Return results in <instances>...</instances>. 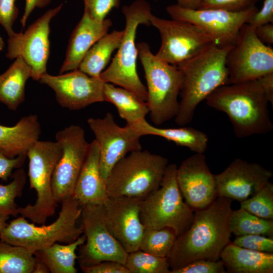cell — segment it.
<instances>
[{
  "label": "cell",
  "mask_w": 273,
  "mask_h": 273,
  "mask_svg": "<svg viewBox=\"0 0 273 273\" xmlns=\"http://www.w3.org/2000/svg\"><path fill=\"white\" fill-rule=\"evenodd\" d=\"M231 204L232 199L218 196L207 207L195 210L191 223L176 237L167 257L171 270L197 260L220 259L222 251L230 243Z\"/></svg>",
  "instance_id": "obj_1"
},
{
  "label": "cell",
  "mask_w": 273,
  "mask_h": 273,
  "mask_svg": "<svg viewBox=\"0 0 273 273\" xmlns=\"http://www.w3.org/2000/svg\"><path fill=\"white\" fill-rule=\"evenodd\" d=\"M232 46L214 43L178 66L183 75L179 108L175 122L190 123L199 104L218 87L227 84L228 54Z\"/></svg>",
  "instance_id": "obj_2"
},
{
  "label": "cell",
  "mask_w": 273,
  "mask_h": 273,
  "mask_svg": "<svg viewBox=\"0 0 273 273\" xmlns=\"http://www.w3.org/2000/svg\"><path fill=\"white\" fill-rule=\"evenodd\" d=\"M206 101L228 116L239 138L267 134L273 129L269 102L257 79L222 85Z\"/></svg>",
  "instance_id": "obj_3"
},
{
  "label": "cell",
  "mask_w": 273,
  "mask_h": 273,
  "mask_svg": "<svg viewBox=\"0 0 273 273\" xmlns=\"http://www.w3.org/2000/svg\"><path fill=\"white\" fill-rule=\"evenodd\" d=\"M57 219L52 223L37 226L20 216L7 224L0 235L2 241L22 246L34 252L55 243H71L83 234L77 221L80 217L82 206L73 195L61 202Z\"/></svg>",
  "instance_id": "obj_4"
},
{
  "label": "cell",
  "mask_w": 273,
  "mask_h": 273,
  "mask_svg": "<svg viewBox=\"0 0 273 273\" xmlns=\"http://www.w3.org/2000/svg\"><path fill=\"white\" fill-rule=\"evenodd\" d=\"M122 12L125 26L120 44L111 64L99 77L105 83L120 86L146 102L147 87L140 79L136 70L138 53L135 39L140 25H151L150 5L145 0H135L129 6H124Z\"/></svg>",
  "instance_id": "obj_5"
},
{
  "label": "cell",
  "mask_w": 273,
  "mask_h": 273,
  "mask_svg": "<svg viewBox=\"0 0 273 273\" xmlns=\"http://www.w3.org/2000/svg\"><path fill=\"white\" fill-rule=\"evenodd\" d=\"M136 47L147 81L146 103L150 118L159 126L174 118L178 112L182 73L177 66L153 54L147 43L139 42Z\"/></svg>",
  "instance_id": "obj_6"
},
{
  "label": "cell",
  "mask_w": 273,
  "mask_h": 273,
  "mask_svg": "<svg viewBox=\"0 0 273 273\" xmlns=\"http://www.w3.org/2000/svg\"><path fill=\"white\" fill-rule=\"evenodd\" d=\"M168 164L166 158L147 150L129 153L110 171L108 196L145 198L159 187Z\"/></svg>",
  "instance_id": "obj_7"
},
{
  "label": "cell",
  "mask_w": 273,
  "mask_h": 273,
  "mask_svg": "<svg viewBox=\"0 0 273 273\" xmlns=\"http://www.w3.org/2000/svg\"><path fill=\"white\" fill-rule=\"evenodd\" d=\"M175 164L167 166L159 187L142 199L140 217L145 228L171 229L176 236L191 223L194 210L184 201L177 179Z\"/></svg>",
  "instance_id": "obj_8"
},
{
  "label": "cell",
  "mask_w": 273,
  "mask_h": 273,
  "mask_svg": "<svg viewBox=\"0 0 273 273\" xmlns=\"http://www.w3.org/2000/svg\"><path fill=\"white\" fill-rule=\"evenodd\" d=\"M61 154L62 148L57 141L39 140L26 153L30 188L36 191L37 198L34 204L18 207V211L34 223L44 224L56 211L58 203L54 197L52 179Z\"/></svg>",
  "instance_id": "obj_9"
},
{
  "label": "cell",
  "mask_w": 273,
  "mask_h": 273,
  "mask_svg": "<svg viewBox=\"0 0 273 273\" xmlns=\"http://www.w3.org/2000/svg\"><path fill=\"white\" fill-rule=\"evenodd\" d=\"M228 84L256 80L273 72V49L256 36L255 28L245 23L226 58Z\"/></svg>",
  "instance_id": "obj_10"
},
{
  "label": "cell",
  "mask_w": 273,
  "mask_h": 273,
  "mask_svg": "<svg viewBox=\"0 0 273 273\" xmlns=\"http://www.w3.org/2000/svg\"><path fill=\"white\" fill-rule=\"evenodd\" d=\"M149 20L151 24L158 30L161 36V46L155 55L170 64L177 66L210 45L216 43L209 35L190 23L173 19H164L152 14Z\"/></svg>",
  "instance_id": "obj_11"
},
{
  "label": "cell",
  "mask_w": 273,
  "mask_h": 273,
  "mask_svg": "<svg viewBox=\"0 0 273 273\" xmlns=\"http://www.w3.org/2000/svg\"><path fill=\"white\" fill-rule=\"evenodd\" d=\"M81 206V226L85 241L80 246L77 258L80 267L93 265L104 261L125 264L128 253L106 227L102 204Z\"/></svg>",
  "instance_id": "obj_12"
},
{
  "label": "cell",
  "mask_w": 273,
  "mask_h": 273,
  "mask_svg": "<svg viewBox=\"0 0 273 273\" xmlns=\"http://www.w3.org/2000/svg\"><path fill=\"white\" fill-rule=\"evenodd\" d=\"M257 10L255 6L239 12L216 8L194 10L177 4L166 8L172 19L195 25L211 37L218 45L222 46L235 43L242 27Z\"/></svg>",
  "instance_id": "obj_13"
},
{
  "label": "cell",
  "mask_w": 273,
  "mask_h": 273,
  "mask_svg": "<svg viewBox=\"0 0 273 273\" xmlns=\"http://www.w3.org/2000/svg\"><path fill=\"white\" fill-rule=\"evenodd\" d=\"M56 140L61 146L62 154L53 174L52 187L58 203L73 195L90 143L85 139L83 128L74 124L58 131Z\"/></svg>",
  "instance_id": "obj_14"
},
{
  "label": "cell",
  "mask_w": 273,
  "mask_h": 273,
  "mask_svg": "<svg viewBox=\"0 0 273 273\" xmlns=\"http://www.w3.org/2000/svg\"><path fill=\"white\" fill-rule=\"evenodd\" d=\"M87 123L99 145L100 171L106 181L117 162L128 153L142 150V136L132 125L119 126L110 112L103 118H90Z\"/></svg>",
  "instance_id": "obj_15"
},
{
  "label": "cell",
  "mask_w": 273,
  "mask_h": 273,
  "mask_svg": "<svg viewBox=\"0 0 273 273\" xmlns=\"http://www.w3.org/2000/svg\"><path fill=\"white\" fill-rule=\"evenodd\" d=\"M63 6L47 11L31 24L24 32L15 33L8 40L6 57L11 60L22 57L32 69V78L39 80L47 72L50 55L49 34L51 20Z\"/></svg>",
  "instance_id": "obj_16"
},
{
  "label": "cell",
  "mask_w": 273,
  "mask_h": 273,
  "mask_svg": "<svg viewBox=\"0 0 273 273\" xmlns=\"http://www.w3.org/2000/svg\"><path fill=\"white\" fill-rule=\"evenodd\" d=\"M51 87L62 107L77 110L97 102L104 101L105 82L92 77L79 69L58 75L43 74L38 80Z\"/></svg>",
  "instance_id": "obj_17"
},
{
  "label": "cell",
  "mask_w": 273,
  "mask_h": 273,
  "mask_svg": "<svg viewBox=\"0 0 273 273\" xmlns=\"http://www.w3.org/2000/svg\"><path fill=\"white\" fill-rule=\"evenodd\" d=\"M142 198L108 196L102 204L108 231L128 253L139 249L145 230L140 217Z\"/></svg>",
  "instance_id": "obj_18"
},
{
  "label": "cell",
  "mask_w": 273,
  "mask_h": 273,
  "mask_svg": "<svg viewBox=\"0 0 273 273\" xmlns=\"http://www.w3.org/2000/svg\"><path fill=\"white\" fill-rule=\"evenodd\" d=\"M177 184L185 202L194 210L204 208L218 197L215 175L204 153H195L177 168Z\"/></svg>",
  "instance_id": "obj_19"
},
{
  "label": "cell",
  "mask_w": 273,
  "mask_h": 273,
  "mask_svg": "<svg viewBox=\"0 0 273 273\" xmlns=\"http://www.w3.org/2000/svg\"><path fill=\"white\" fill-rule=\"evenodd\" d=\"M272 175L271 170L257 163L237 158L215 175L217 195L241 202L265 185Z\"/></svg>",
  "instance_id": "obj_20"
},
{
  "label": "cell",
  "mask_w": 273,
  "mask_h": 273,
  "mask_svg": "<svg viewBox=\"0 0 273 273\" xmlns=\"http://www.w3.org/2000/svg\"><path fill=\"white\" fill-rule=\"evenodd\" d=\"M112 25L110 19L106 18L102 21H98L84 11L81 19L70 36L60 74L78 69L87 51L108 33Z\"/></svg>",
  "instance_id": "obj_21"
},
{
  "label": "cell",
  "mask_w": 273,
  "mask_h": 273,
  "mask_svg": "<svg viewBox=\"0 0 273 273\" xmlns=\"http://www.w3.org/2000/svg\"><path fill=\"white\" fill-rule=\"evenodd\" d=\"M99 147L96 140L89 145L88 154L78 177L73 196L81 206L103 204L107 198L106 181L99 168Z\"/></svg>",
  "instance_id": "obj_22"
},
{
  "label": "cell",
  "mask_w": 273,
  "mask_h": 273,
  "mask_svg": "<svg viewBox=\"0 0 273 273\" xmlns=\"http://www.w3.org/2000/svg\"><path fill=\"white\" fill-rule=\"evenodd\" d=\"M40 133L36 115L23 117L13 126L0 125V152L10 158L26 155L30 147L38 140Z\"/></svg>",
  "instance_id": "obj_23"
},
{
  "label": "cell",
  "mask_w": 273,
  "mask_h": 273,
  "mask_svg": "<svg viewBox=\"0 0 273 273\" xmlns=\"http://www.w3.org/2000/svg\"><path fill=\"white\" fill-rule=\"evenodd\" d=\"M231 273H272L273 253L259 252L229 243L220 257Z\"/></svg>",
  "instance_id": "obj_24"
},
{
  "label": "cell",
  "mask_w": 273,
  "mask_h": 273,
  "mask_svg": "<svg viewBox=\"0 0 273 273\" xmlns=\"http://www.w3.org/2000/svg\"><path fill=\"white\" fill-rule=\"evenodd\" d=\"M130 125L142 136L147 135L160 136L176 145L186 147L195 153H204L207 148L208 138L207 134L193 127L159 128L149 123L146 119Z\"/></svg>",
  "instance_id": "obj_25"
},
{
  "label": "cell",
  "mask_w": 273,
  "mask_h": 273,
  "mask_svg": "<svg viewBox=\"0 0 273 273\" xmlns=\"http://www.w3.org/2000/svg\"><path fill=\"white\" fill-rule=\"evenodd\" d=\"M32 76L31 67L21 57L0 75V102L16 110L25 99V84Z\"/></svg>",
  "instance_id": "obj_26"
},
{
  "label": "cell",
  "mask_w": 273,
  "mask_h": 273,
  "mask_svg": "<svg viewBox=\"0 0 273 273\" xmlns=\"http://www.w3.org/2000/svg\"><path fill=\"white\" fill-rule=\"evenodd\" d=\"M103 96L104 101L111 103L116 107L119 116L126 121V124L131 125L145 119L149 113L146 102L121 87L105 83Z\"/></svg>",
  "instance_id": "obj_27"
},
{
  "label": "cell",
  "mask_w": 273,
  "mask_h": 273,
  "mask_svg": "<svg viewBox=\"0 0 273 273\" xmlns=\"http://www.w3.org/2000/svg\"><path fill=\"white\" fill-rule=\"evenodd\" d=\"M85 241L83 234L67 245L58 243L34 252L37 259L42 262L52 273H76L75 260L78 258L76 250Z\"/></svg>",
  "instance_id": "obj_28"
},
{
  "label": "cell",
  "mask_w": 273,
  "mask_h": 273,
  "mask_svg": "<svg viewBox=\"0 0 273 273\" xmlns=\"http://www.w3.org/2000/svg\"><path fill=\"white\" fill-rule=\"evenodd\" d=\"M123 35V30H114L103 36L87 51L78 69L90 76L99 77L112 53L119 48Z\"/></svg>",
  "instance_id": "obj_29"
},
{
  "label": "cell",
  "mask_w": 273,
  "mask_h": 273,
  "mask_svg": "<svg viewBox=\"0 0 273 273\" xmlns=\"http://www.w3.org/2000/svg\"><path fill=\"white\" fill-rule=\"evenodd\" d=\"M36 261L28 249L0 241V273H33Z\"/></svg>",
  "instance_id": "obj_30"
},
{
  "label": "cell",
  "mask_w": 273,
  "mask_h": 273,
  "mask_svg": "<svg viewBox=\"0 0 273 273\" xmlns=\"http://www.w3.org/2000/svg\"><path fill=\"white\" fill-rule=\"evenodd\" d=\"M229 225L231 233L236 236L257 234L273 237V219L259 217L241 208L232 211Z\"/></svg>",
  "instance_id": "obj_31"
},
{
  "label": "cell",
  "mask_w": 273,
  "mask_h": 273,
  "mask_svg": "<svg viewBox=\"0 0 273 273\" xmlns=\"http://www.w3.org/2000/svg\"><path fill=\"white\" fill-rule=\"evenodd\" d=\"M176 237L174 231L169 228L159 230L145 228L139 249L157 256L167 258Z\"/></svg>",
  "instance_id": "obj_32"
},
{
  "label": "cell",
  "mask_w": 273,
  "mask_h": 273,
  "mask_svg": "<svg viewBox=\"0 0 273 273\" xmlns=\"http://www.w3.org/2000/svg\"><path fill=\"white\" fill-rule=\"evenodd\" d=\"M125 266L130 273H170L167 257L157 256L140 249L128 253Z\"/></svg>",
  "instance_id": "obj_33"
},
{
  "label": "cell",
  "mask_w": 273,
  "mask_h": 273,
  "mask_svg": "<svg viewBox=\"0 0 273 273\" xmlns=\"http://www.w3.org/2000/svg\"><path fill=\"white\" fill-rule=\"evenodd\" d=\"M26 175L23 169L19 168L13 174V180L7 185L0 184V214L9 216L18 214L15 199L22 195Z\"/></svg>",
  "instance_id": "obj_34"
},
{
  "label": "cell",
  "mask_w": 273,
  "mask_h": 273,
  "mask_svg": "<svg viewBox=\"0 0 273 273\" xmlns=\"http://www.w3.org/2000/svg\"><path fill=\"white\" fill-rule=\"evenodd\" d=\"M240 208L259 217L273 219V184L270 181L250 197L241 202Z\"/></svg>",
  "instance_id": "obj_35"
},
{
  "label": "cell",
  "mask_w": 273,
  "mask_h": 273,
  "mask_svg": "<svg viewBox=\"0 0 273 273\" xmlns=\"http://www.w3.org/2000/svg\"><path fill=\"white\" fill-rule=\"evenodd\" d=\"M232 243L240 247L254 251L273 253V239L261 235L237 236Z\"/></svg>",
  "instance_id": "obj_36"
},
{
  "label": "cell",
  "mask_w": 273,
  "mask_h": 273,
  "mask_svg": "<svg viewBox=\"0 0 273 273\" xmlns=\"http://www.w3.org/2000/svg\"><path fill=\"white\" fill-rule=\"evenodd\" d=\"M224 267L221 260L199 259L181 267L171 270L170 273H225L227 271Z\"/></svg>",
  "instance_id": "obj_37"
},
{
  "label": "cell",
  "mask_w": 273,
  "mask_h": 273,
  "mask_svg": "<svg viewBox=\"0 0 273 273\" xmlns=\"http://www.w3.org/2000/svg\"><path fill=\"white\" fill-rule=\"evenodd\" d=\"M84 11L93 19L102 21L113 9L118 8L120 0H83Z\"/></svg>",
  "instance_id": "obj_38"
},
{
  "label": "cell",
  "mask_w": 273,
  "mask_h": 273,
  "mask_svg": "<svg viewBox=\"0 0 273 273\" xmlns=\"http://www.w3.org/2000/svg\"><path fill=\"white\" fill-rule=\"evenodd\" d=\"M260 0H204L198 9L216 8L239 12L245 10Z\"/></svg>",
  "instance_id": "obj_39"
},
{
  "label": "cell",
  "mask_w": 273,
  "mask_h": 273,
  "mask_svg": "<svg viewBox=\"0 0 273 273\" xmlns=\"http://www.w3.org/2000/svg\"><path fill=\"white\" fill-rule=\"evenodd\" d=\"M15 1L0 0V24L4 28L9 37L16 33L12 28L19 14V10L15 4Z\"/></svg>",
  "instance_id": "obj_40"
},
{
  "label": "cell",
  "mask_w": 273,
  "mask_h": 273,
  "mask_svg": "<svg viewBox=\"0 0 273 273\" xmlns=\"http://www.w3.org/2000/svg\"><path fill=\"white\" fill-rule=\"evenodd\" d=\"M246 23L254 27L273 23V0H264L262 8L253 14Z\"/></svg>",
  "instance_id": "obj_41"
},
{
  "label": "cell",
  "mask_w": 273,
  "mask_h": 273,
  "mask_svg": "<svg viewBox=\"0 0 273 273\" xmlns=\"http://www.w3.org/2000/svg\"><path fill=\"white\" fill-rule=\"evenodd\" d=\"M80 267L84 273H130L124 264L113 261H104L93 265Z\"/></svg>",
  "instance_id": "obj_42"
},
{
  "label": "cell",
  "mask_w": 273,
  "mask_h": 273,
  "mask_svg": "<svg viewBox=\"0 0 273 273\" xmlns=\"http://www.w3.org/2000/svg\"><path fill=\"white\" fill-rule=\"evenodd\" d=\"M26 155H21L10 158L0 152V178L7 181L12 175L14 169L19 168L24 163Z\"/></svg>",
  "instance_id": "obj_43"
},
{
  "label": "cell",
  "mask_w": 273,
  "mask_h": 273,
  "mask_svg": "<svg viewBox=\"0 0 273 273\" xmlns=\"http://www.w3.org/2000/svg\"><path fill=\"white\" fill-rule=\"evenodd\" d=\"M269 103L273 105V72L257 79Z\"/></svg>",
  "instance_id": "obj_44"
},
{
  "label": "cell",
  "mask_w": 273,
  "mask_h": 273,
  "mask_svg": "<svg viewBox=\"0 0 273 273\" xmlns=\"http://www.w3.org/2000/svg\"><path fill=\"white\" fill-rule=\"evenodd\" d=\"M255 28L257 38L266 45L273 43V24L267 23Z\"/></svg>",
  "instance_id": "obj_45"
},
{
  "label": "cell",
  "mask_w": 273,
  "mask_h": 273,
  "mask_svg": "<svg viewBox=\"0 0 273 273\" xmlns=\"http://www.w3.org/2000/svg\"><path fill=\"white\" fill-rule=\"evenodd\" d=\"M51 2V0H25L24 14L20 20L22 29L25 27L28 17L35 8L46 7Z\"/></svg>",
  "instance_id": "obj_46"
},
{
  "label": "cell",
  "mask_w": 273,
  "mask_h": 273,
  "mask_svg": "<svg viewBox=\"0 0 273 273\" xmlns=\"http://www.w3.org/2000/svg\"><path fill=\"white\" fill-rule=\"evenodd\" d=\"M204 0H177V5L183 8L197 9Z\"/></svg>",
  "instance_id": "obj_47"
},
{
  "label": "cell",
  "mask_w": 273,
  "mask_h": 273,
  "mask_svg": "<svg viewBox=\"0 0 273 273\" xmlns=\"http://www.w3.org/2000/svg\"><path fill=\"white\" fill-rule=\"evenodd\" d=\"M33 273H46L49 270L47 266L41 261L37 259Z\"/></svg>",
  "instance_id": "obj_48"
},
{
  "label": "cell",
  "mask_w": 273,
  "mask_h": 273,
  "mask_svg": "<svg viewBox=\"0 0 273 273\" xmlns=\"http://www.w3.org/2000/svg\"><path fill=\"white\" fill-rule=\"evenodd\" d=\"M9 216H5L0 214V235L3 229L7 225V220Z\"/></svg>",
  "instance_id": "obj_49"
},
{
  "label": "cell",
  "mask_w": 273,
  "mask_h": 273,
  "mask_svg": "<svg viewBox=\"0 0 273 273\" xmlns=\"http://www.w3.org/2000/svg\"><path fill=\"white\" fill-rule=\"evenodd\" d=\"M4 48V42L3 38L0 36V51H3Z\"/></svg>",
  "instance_id": "obj_50"
},
{
  "label": "cell",
  "mask_w": 273,
  "mask_h": 273,
  "mask_svg": "<svg viewBox=\"0 0 273 273\" xmlns=\"http://www.w3.org/2000/svg\"><path fill=\"white\" fill-rule=\"evenodd\" d=\"M155 1H157V0H155Z\"/></svg>",
  "instance_id": "obj_51"
}]
</instances>
